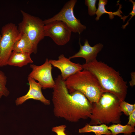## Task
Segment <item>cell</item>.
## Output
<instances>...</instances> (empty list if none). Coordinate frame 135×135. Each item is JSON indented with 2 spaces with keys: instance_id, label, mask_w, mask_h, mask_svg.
I'll list each match as a JSON object with an SVG mask.
<instances>
[{
  "instance_id": "obj_1",
  "label": "cell",
  "mask_w": 135,
  "mask_h": 135,
  "mask_svg": "<svg viewBox=\"0 0 135 135\" xmlns=\"http://www.w3.org/2000/svg\"><path fill=\"white\" fill-rule=\"evenodd\" d=\"M54 81L52 100L55 116L72 122L89 118L92 104L84 95L78 91L70 93L60 74Z\"/></svg>"
},
{
  "instance_id": "obj_2",
  "label": "cell",
  "mask_w": 135,
  "mask_h": 135,
  "mask_svg": "<svg viewBox=\"0 0 135 135\" xmlns=\"http://www.w3.org/2000/svg\"><path fill=\"white\" fill-rule=\"evenodd\" d=\"M82 66L83 69L90 71L95 75L104 92L112 94L120 101L124 100L127 92V82L118 72L96 60L84 64Z\"/></svg>"
},
{
  "instance_id": "obj_3",
  "label": "cell",
  "mask_w": 135,
  "mask_h": 135,
  "mask_svg": "<svg viewBox=\"0 0 135 135\" xmlns=\"http://www.w3.org/2000/svg\"><path fill=\"white\" fill-rule=\"evenodd\" d=\"M120 101L114 95L108 92L104 93L99 101L92 104L91 114L89 117L91 125L120 123L122 112Z\"/></svg>"
},
{
  "instance_id": "obj_4",
  "label": "cell",
  "mask_w": 135,
  "mask_h": 135,
  "mask_svg": "<svg viewBox=\"0 0 135 135\" xmlns=\"http://www.w3.org/2000/svg\"><path fill=\"white\" fill-rule=\"evenodd\" d=\"M64 83L70 93L79 91L91 104L98 102L105 92L95 75L86 70L84 69L71 76Z\"/></svg>"
},
{
  "instance_id": "obj_5",
  "label": "cell",
  "mask_w": 135,
  "mask_h": 135,
  "mask_svg": "<svg viewBox=\"0 0 135 135\" xmlns=\"http://www.w3.org/2000/svg\"><path fill=\"white\" fill-rule=\"evenodd\" d=\"M22 20L18 24L20 33L25 34L33 46L35 53L38 51V44L45 37L43 21L39 18L32 16L21 10Z\"/></svg>"
},
{
  "instance_id": "obj_6",
  "label": "cell",
  "mask_w": 135,
  "mask_h": 135,
  "mask_svg": "<svg viewBox=\"0 0 135 135\" xmlns=\"http://www.w3.org/2000/svg\"><path fill=\"white\" fill-rule=\"evenodd\" d=\"M0 39V67L7 65L14 44L20 35L18 27L10 23L2 28Z\"/></svg>"
},
{
  "instance_id": "obj_7",
  "label": "cell",
  "mask_w": 135,
  "mask_h": 135,
  "mask_svg": "<svg viewBox=\"0 0 135 135\" xmlns=\"http://www.w3.org/2000/svg\"><path fill=\"white\" fill-rule=\"evenodd\" d=\"M77 2L76 0L68 1L58 13L43 21L44 24L54 21H61L66 24L72 32L80 34L86 29V27L81 24L80 20L76 18L74 14V9Z\"/></svg>"
},
{
  "instance_id": "obj_8",
  "label": "cell",
  "mask_w": 135,
  "mask_h": 135,
  "mask_svg": "<svg viewBox=\"0 0 135 135\" xmlns=\"http://www.w3.org/2000/svg\"><path fill=\"white\" fill-rule=\"evenodd\" d=\"M45 36L51 38L59 46L64 45L70 41L72 32L66 24L56 20L44 26Z\"/></svg>"
},
{
  "instance_id": "obj_9",
  "label": "cell",
  "mask_w": 135,
  "mask_h": 135,
  "mask_svg": "<svg viewBox=\"0 0 135 135\" xmlns=\"http://www.w3.org/2000/svg\"><path fill=\"white\" fill-rule=\"evenodd\" d=\"M30 67L32 70L28 76L38 81L43 89L54 88L55 82L52 75V67L48 58H46L44 63L40 66L31 64Z\"/></svg>"
},
{
  "instance_id": "obj_10",
  "label": "cell",
  "mask_w": 135,
  "mask_h": 135,
  "mask_svg": "<svg viewBox=\"0 0 135 135\" xmlns=\"http://www.w3.org/2000/svg\"><path fill=\"white\" fill-rule=\"evenodd\" d=\"M49 61L52 65L60 70L62 79L64 81L71 76L83 69L82 65L72 62L70 59L67 58L63 54L59 56L58 60L51 59Z\"/></svg>"
},
{
  "instance_id": "obj_11",
  "label": "cell",
  "mask_w": 135,
  "mask_h": 135,
  "mask_svg": "<svg viewBox=\"0 0 135 135\" xmlns=\"http://www.w3.org/2000/svg\"><path fill=\"white\" fill-rule=\"evenodd\" d=\"M28 79L29 84V90L25 95L16 99L15 100L16 105L21 104L26 100L30 99L40 101L46 105H50V102L43 95L42 91V87L39 83L29 76Z\"/></svg>"
},
{
  "instance_id": "obj_12",
  "label": "cell",
  "mask_w": 135,
  "mask_h": 135,
  "mask_svg": "<svg viewBox=\"0 0 135 135\" xmlns=\"http://www.w3.org/2000/svg\"><path fill=\"white\" fill-rule=\"evenodd\" d=\"M80 48L78 52L72 56L70 59L76 58H82L86 60V63H88L96 60L98 54L102 50L103 46L100 43L97 44L93 46L89 44L87 40H86L84 44L82 45L79 41Z\"/></svg>"
},
{
  "instance_id": "obj_13",
  "label": "cell",
  "mask_w": 135,
  "mask_h": 135,
  "mask_svg": "<svg viewBox=\"0 0 135 135\" xmlns=\"http://www.w3.org/2000/svg\"><path fill=\"white\" fill-rule=\"evenodd\" d=\"M30 55L28 53L13 51L8 60L7 65L21 67L32 63L33 61Z\"/></svg>"
},
{
  "instance_id": "obj_14",
  "label": "cell",
  "mask_w": 135,
  "mask_h": 135,
  "mask_svg": "<svg viewBox=\"0 0 135 135\" xmlns=\"http://www.w3.org/2000/svg\"><path fill=\"white\" fill-rule=\"evenodd\" d=\"M20 33V36L14 44L13 51L30 54L32 53L35 54L33 46L30 39L25 34Z\"/></svg>"
},
{
  "instance_id": "obj_15",
  "label": "cell",
  "mask_w": 135,
  "mask_h": 135,
  "mask_svg": "<svg viewBox=\"0 0 135 135\" xmlns=\"http://www.w3.org/2000/svg\"><path fill=\"white\" fill-rule=\"evenodd\" d=\"M78 132L80 133L93 132L96 135H112L108 126L104 124L91 125L87 123L84 127L79 129Z\"/></svg>"
},
{
  "instance_id": "obj_16",
  "label": "cell",
  "mask_w": 135,
  "mask_h": 135,
  "mask_svg": "<svg viewBox=\"0 0 135 135\" xmlns=\"http://www.w3.org/2000/svg\"><path fill=\"white\" fill-rule=\"evenodd\" d=\"M108 1L107 0H99L98 4V8L97 9L96 14L97 16L95 18L96 20H98L101 16L104 14H107L109 15V17L110 19H113L114 16H117L121 18L122 16L121 14L122 13L121 8L122 7L121 5H120V7L118 10L116 12H109L106 11L105 8V6L107 4Z\"/></svg>"
},
{
  "instance_id": "obj_17",
  "label": "cell",
  "mask_w": 135,
  "mask_h": 135,
  "mask_svg": "<svg viewBox=\"0 0 135 135\" xmlns=\"http://www.w3.org/2000/svg\"><path fill=\"white\" fill-rule=\"evenodd\" d=\"M108 129L111 132L112 135H117L120 133H123L125 135H131L135 132L134 127L127 124L122 125L120 123L113 124L108 126Z\"/></svg>"
},
{
  "instance_id": "obj_18",
  "label": "cell",
  "mask_w": 135,
  "mask_h": 135,
  "mask_svg": "<svg viewBox=\"0 0 135 135\" xmlns=\"http://www.w3.org/2000/svg\"><path fill=\"white\" fill-rule=\"evenodd\" d=\"M7 82V77L4 73L0 70V94L2 96H7L10 92L6 87Z\"/></svg>"
},
{
  "instance_id": "obj_19",
  "label": "cell",
  "mask_w": 135,
  "mask_h": 135,
  "mask_svg": "<svg viewBox=\"0 0 135 135\" xmlns=\"http://www.w3.org/2000/svg\"><path fill=\"white\" fill-rule=\"evenodd\" d=\"M119 106L121 112H123L126 116H129L135 110V104H131L124 100L119 102Z\"/></svg>"
},
{
  "instance_id": "obj_20",
  "label": "cell",
  "mask_w": 135,
  "mask_h": 135,
  "mask_svg": "<svg viewBox=\"0 0 135 135\" xmlns=\"http://www.w3.org/2000/svg\"><path fill=\"white\" fill-rule=\"evenodd\" d=\"M96 0H85V4L88 7V13L90 16L96 14L97 9L96 7Z\"/></svg>"
},
{
  "instance_id": "obj_21",
  "label": "cell",
  "mask_w": 135,
  "mask_h": 135,
  "mask_svg": "<svg viewBox=\"0 0 135 135\" xmlns=\"http://www.w3.org/2000/svg\"><path fill=\"white\" fill-rule=\"evenodd\" d=\"M66 126L65 125H62L54 126L52 129V132L56 133L57 135H67L65 132Z\"/></svg>"
},
{
  "instance_id": "obj_22",
  "label": "cell",
  "mask_w": 135,
  "mask_h": 135,
  "mask_svg": "<svg viewBox=\"0 0 135 135\" xmlns=\"http://www.w3.org/2000/svg\"><path fill=\"white\" fill-rule=\"evenodd\" d=\"M129 120L127 124L134 127L135 126V110L129 116Z\"/></svg>"
},
{
  "instance_id": "obj_23",
  "label": "cell",
  "mask_w": 135,
  "mask_h": 135,
  "mask_svg": "<svg viewBox=\"0 0 135 135\" xmlns=\"http://www.w3.org/2000/svg\"><path fill=\"white\" fill-rule=\"evenodd\" d=\"M133 4V6L132 8V10L130 14H129L127 16H124L122 17L121 18V19H122L124 22L126 18L128 16L130 15L134 14L135 15V2L133 1L132 0H129Z\"/></svg>"
},
{
  "instance_id": "obj_24",
  "label": "cell",
  "mask_w": 135,
  "mask_h": 135,
  "mask_svg": "<svg viewBox=\"0 0 135 135\" xmlns=\"http://www.w3.org/2000/svg\"><path fill=\"white\" fill-rule=\"evenodd\" d=\"M135 72H133L131 73L132 80L129 82L130 86H133L135 85Z\"/></svg>"
},
{
  "instance_id": "obj_25",
  "label": "cell",
  "mask_w": 135,
  "mask_h": 135,
  "mask_svg": "<svg viewBox=\"0 0 135 135\" xmlns=\"http://www.w3.org/2000/svg\"><path fill=\"white\" fill-rule=\"evenodd\" d=\"M2 96V95L0 94V98H1Z\"/></svg>"
},
{
  "instance_id": "obj_26",
  "label": "cell",
  "mask_w": 135,
  "mask_h": 135,
  "mask_svg": "<svg viewBox=\"0 0 135 135\" xmlns=\"http://www.w3.org/2000/svg\"><path fill=\"white\" fill-rule=\"evenodd\" d=\"M1 35H0V39L1 37Z\"/></svg>"
}]
</instances>
